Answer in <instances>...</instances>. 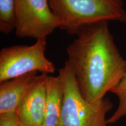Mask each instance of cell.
Masks as SVG:
<instances>
[{
    "label": "cell",
    "mask_w": 126,
    "mask_h": 126,
    "mask_svg": "<svg viewBox=\"0 0 126 126\" xmlns=\"http://www.w3.org/2000/svg\"><path fill=\"white\" fill-rule=\"evenodd\" d=\"M108 22L83 26L66 50L82 95L89 102L105 98L126 71V60L115 43Z\"/></svg>",
    "instance_id": "6da1fadb"
},
{
    "label": "cell",
    "mask_w": 126,
    "mask_h": 126,
    "mask_svg": "<svg viewBox=\"0 0 126 126\" xmlns=\"http://www.w3.org/2000/svg\"><path fill=\"white\" fill-rule=\"evenodd\" d=\"M59 29L75 35L85 25L102 21L126 24L123 0H48Z\"/></svg>",
    "instance_id": "7a4b0ae2"
},
{
    "label": "cell",
    "mask_w": 126,
    "mask_h": 126,
    "mask_svg": "<svg viewBox=\"0 0 126 126\" xmlns=\"http://www.w3.org/2000/svg\"><path fill=\"white\" fill-rule=\"evenodd\" d=\"M62 81L63 104L59 126H108L106 115L113 108L108 98L95 102L82 95L75 72L67 60L59 70Z\"/></svg>",
    "instance_id": "3957f363"
},
{
    "label": "cell",
    "mask_w": 126,
    "mask_h": 126,
    "mask_svg": "<svg viewBox=\"0 0 126 126\" xmlns=\"http://www.w3.org/2000/svg\"><path fill=\"white\" fill-rule=\"evenodd\" d=\"M46 38H41L30 46L2 48L0 51V82L31 72L54 73V64L46 56Z\"/></svg>",
    "instance_id": "277c9868"
},
{
    "label": "cell",
    "mask_w": 126,
    "mask_h": 126,
    "mask_svg": "<svg viewBox=\"0 0 126 126\" xmlns=\"http://www.w3.org/2000/svg\"><path fill=\"white\" fill-rule=\"evenodd\" d=\"M15 9L17 37L36 40L47 38L59 28L48 0H15Z\"/></svg>",
    "instance_id": "5b68a950"
},
{
    "label": "cell",
    "mask_w": 126,
    "mask_h": 126,
    "mask_svg": "<svg viewBox=\"0 0 126 126\" xmlns=\"http://www.w3.org/2000/svg\"><path fill=\"white\" fill-rule=\"evenodd\" d=\"M48 75H38L18 107L16 114L22 126L45 125Z\"/></svg>",
    "instance_id": "8992f818"
},
{
    "label": "cell",
    "mask_w": 126,
    "mask_h": 126,
    "mask_svg": "<svg viewBox=\"0 0 126 126\" xmlns=\"http://www.w3.org/2000/svg\"><path fill=\"white\" fill-rule=\"evenodd\" d=\"M38 76L34 72L0 82V114L16 113Z\"/></svg>",
    "instance_id": "52a82bcc"
},
{
    "label": "cell",
    "mask_w": 126,
    "mask_h": 126,
    "mask_svg": "<svg viewBox=\"0 0 126 126\" xmlns=\"http://www.w3.org/2000/svg\"><path fill=\"white\" fill-rule=\"evenodd\" d=\"M63 104V88L59 75H48L46 81V105L44 126H59Z\"/></svg>",
    "instance_id": "ba28073f"
},
{
    "label": "cell",
    "mask_w": 126,
    "mask_h": 126,
    "mask_svg": "<svg viewBox=\"0 0 126 126\" xmlns=\"http://www.w3.org/2000/svg\"><path fill=\"white\" fill-rule=\"evenodd\" d=\"M15 0H0V32L8 34L15 31Z\"/></svg>",
    "instance_id": "9c48e42d"
},
{
    "label": "cell",
    "mask_w": 126,
    "mask_h": 126,
    "mask_svg": "<svg viewBox=\"0 0 126 126\" xmlns=\"http://www.w3.org/2000/svg\"><path fill=\"white\" fill-rule=\"evenodd\" d=\"M110 92L117 97V108L111 117L107 120L108 124H114L126 116V71L119 84Z\"/></svg>",
    "instance_id": "30bf717a"
},
{
    "label": "cell",
    "mask_w": 126,
    "mask_h": 126,
    "mask_svg": "<svg viewBox=\"0 0 126 126\" xmlns=\"http://www.w3.org/2000/svg\"><path fill=\"white\" fill-rule=\"evenodd\" d=\"M0 126H22L16 113L0 114Z\"/></svg>",
    "instance_id": "8fae6325"
}]
</instances>
